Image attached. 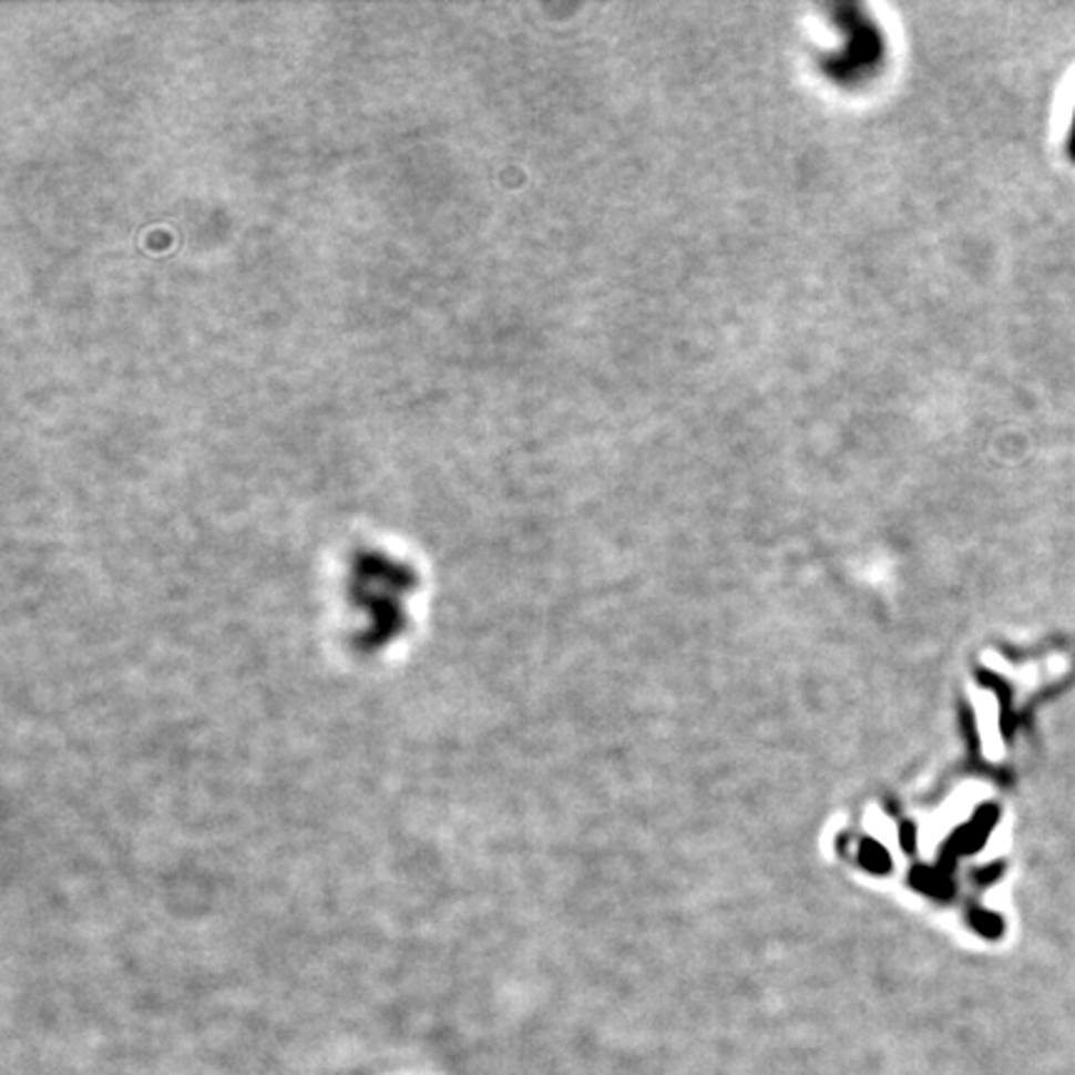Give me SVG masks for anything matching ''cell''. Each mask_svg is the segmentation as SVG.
Masks as SVG:
<instances>
[{
  "mask_svg": "<svg viewBox=\"0 0 1075 1075\" xmlns=\"http://www.w3.org/2000/svg\"><path fill=\"white\" fill-rule=\"evenodd\" d=\"M1068 155L1075 162V110H1073V123H1071V133H1068Z\"/></svg>",
  "mask_w": 1075,
  "mask_h": 1075,
  "instance_id": "cell-1",
  "label": "cell"
}]
</instances>
